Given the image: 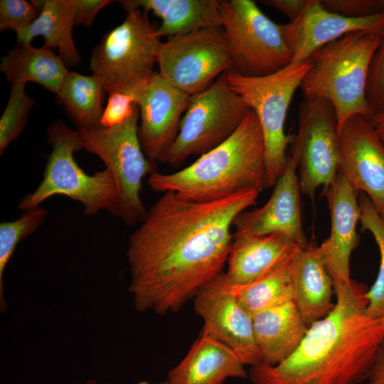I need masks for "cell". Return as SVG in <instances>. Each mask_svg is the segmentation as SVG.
Returning a JSON list of instances; mask_svg holds the SVG:
<instances>
[{
  "label": "cell",
  "mask_w": 384,
  "mask_h": 384,
  "mask_svg": "<svg viewBox=\"0 0 384 384\" xmlns=\"http://www.w3.org/2000/svg\"><path fill=\"white\" fill-rule=\"evenodd\" d=\"M254 189L198 203L164 193L130 235L127 250L134 309L176 312L223 272L233 241L235 218L255 205Z\"/></svg>",
  "instance_id": "1"
},
{
  "label": "cell",
  "mask_w": 384,
  "mask_h": 384,
  "mask_svg": "<svg viewBox=\"0 0 384 384\" xmlns=\"http://www.w3.org/2000/svg\"><path fill=\"white\" fill-rule=\"evenodd\" d=\"M334 289L333 309L309 328L291 356L275 366H250L252 384H358L368 379L384 323L368 314L365 284L351 279Z\"/></svg>",
  "instance_id": "2"
},
{
  "label": "cell",
  "mask_w": 384,
  "mask_h": 384,
  "mask_svg": "<svg viewBox=\"0 0 384 384\" xmlns=\"http://www.w3.org/2000/svg\"><path fill=\"white\" fill-rule=\"evenodd\" d=\"M148 185L155 192H174L182 199L208 203L239 192L267 188L262 131L250 110L237 130L188 166L172 174L152 173Z\"/></svg>",
  "instance_id": "3"
},
{
  "label": "cell",
  "mask_w": 384,
  "mask_h": 384,
  "mask_svg": "<svg viewBox=\"0 0 384 384\" xmlns=\"http://www.w3.org/2000/svg\"><path fill=\"white\" fill-rule=\"evenodd\" d=\"M381 40L375 33H348L313 53L301 85L304 98L329 101L334 108L338 133L351 117L369 119L373 113L366 97L373 56Z\"/></svg>",
  "instance_id": "4"
},
{
  "label": "cell",
  "mask_w": 384,
  "mask_h": 384,
  "mask_svg": "<svg viewBox=\"0 0 384 384\" xmlns=\"http://www.w3.org/2000/svg\"><path fill=\"white\" fill-rule=\"evenodd\" d=\"M124 21L107 32L93 49L90 68L105 92L138 96L155 73L161 43L147 11H126Z\"/></svg>",
  "instance_id": "5"
},
{
  "label": "cell",
  "mask_w": 384,
  "mask_h": 384,
  "mask_svg": "<svg viewBox=\"0 0 384 384\" xmlns=\"http://www.w3.org/2000/svg\"><path fill=\"white\" fill-rule=\"evenodd\" d=\"M46 135L52 151L43 179L33 193L20 200L18 208L26 211L53 196L63 195L82 203L87 215L102 210L110 212L118 195L114 179L106 168L88 175L78 165L73 154L82 149L78 131L58 119L48 126Z\"/></svg>",
  "instance_id": "6"
},
{
  "label": "cell",
  "mask_w": 384,
  "mask_h": 384,
  "mask_svg": "<svg viewBox=\"0 0 384 384\" xmlns=\"http://www.w3.org/2000/svg\"><path fill=\"white\" fill-rule=\"evenodd\" d=\"M139 109L123 122L110 127L76 129L82 149L99 156L113 176L117 188V201L110 210L128 227L142 223L148 210L141 199L142 180L157 171L142 150L138 135Z\"/></svg>",
  "instance_id": "7"
},
{
  "label": "cell",
  "mask_w": 384,
  "mask_h": 384,
  "mask_svg": "<svg viewBox=\"0 0 384 384\" xmlns=\"http://www.w3.org/2000/svg\"><path fill=\"white\" fill-rule=\"evenodd\" d=\"M309 68L306 60L262 77H245L232 70L224 73L230 88L259 120L265 142L267 188L274 186L286 166V149L293 140L284 132L287 113Z\"/></svg>",
  "instance_id": "8"
},
{
  "label": "cell",
  "mask_w": 384,
  "mask_h": 384,
  "mask_svg": "<svg viewBox=\"0 0 384 384\" xmlns=\"http://www.w3.org/2000/svg\"><path fill=\"white\" fill-rule=\"evenodd\" d=\"M221 27L233 70L245 77L273 74L292 63L282 25L251 0H220Z\"/></svg>",
  "instance_id": "9"
},
{
  "label": "cell",
  "mask_w": 384,
  "mask_h": 384,
  "mask_svg": "<svg viewBox=\"0 0 384 384\" xmlns=\"http://www.w3.org/2000/svg\"><path fill=\"white\" fill-rule=\"evenodd\" d=\"M250 108L228 84L224 74L191 96L178 134L161 163L180 166L191 155H203L228 139Z\"/></svg>",
  "instance_id": "10"
},
{
  "label": "cell",
  "mask_w": 384,
  "mask_h": 384,
  "mask_svg": "<svg viewBox=\"0 0 384 384\" xmlns=\"http://www.w3.org/2000/svg\"><path fill=\"white\" fill-rule=\"evenodd\" d=\"M159 74L174 87L193 96L233 70L232 58L221 26L169 37L161 43Z\"/></svg>",
  "instance_id": "11"
},
{
  "label": "cell",
  "mask_w": 384,
  "mask_h": 384,
  "mask_svg": "<svg viewBox=\"0 0 384 384\" xmlns=\"http://www.w3.org/2000/svg\"><path fill=\"white\" fill-rule=\"evenodd\" d=\"M292 142L301 193L314 200L316 188L331 185L338 174L339 133L336 112L329 101L304 98Z\"/></svg>",
  "instance_id": "12"
},
{
  "label": "cell",
  "mask_w": 384,
  "mask_h": 384,
  "mask_svg": "<svg viewBox=\"0 0 384 384\" xmlns=\"http://www.w3.org/2000/svg\"><path fill=\"white\" fill-rule=\"evenodd\" d=\"M193 301L195 311L203 321L201 334L231 348L245 366L262 362L255 338L252 316L237 299L225 272L203 285Z\"/></svg>",
  "instance_id": "13"
},
{
  "label": "cell",
  "mask_w": 384,
  "mask_h": 384,
  "mask_svg": "<svg viewBox=\"0 0 384 384\" xmlns=\"http://www.w3.org/2000/svg\"><path fill=\"white\" fill-rule=\"evenodd\" d=\"M338 173L367 194L384 220V144L368 118L352 117L341 128Z\"/></svg>",
  "instance_id": "14"
},
{
  "label": "cell",
  "mask_w": 384,
  "mask_h": 384,
  "mask_svg": "<svg viewBox=\"0 0 384 384\" xmlns=\"http://www.w3.org/2000/svg\"><path fill=\"white\" fill-rule=\"evenodd\" d=\"M297 161L291 155L273 192L262 207L240 213L234 220L235 235H266L279 233L301 249L309 243L302 228Z\"/></svg>",
  "instance_id": "15"
},
{
  "label": "cell",
  "mask_w": 384,
  "mask_h": 384,
  "mask_svg": "<svg viewBox=\"0 0 384 384\" xmlns=\"http://www.w3.org/2000/svg\"><path fill=\"white\" fill-rule=\"evenodd\" d=\"M190 99L159 73L148 81L137 102L141 119L138 135L142 150L151 162H162L173 145Z\"/></svg>",
  "instance_id": "16"
},
{
  "label": "cell",
  "mask_w": 384,
  "mask_h": 384,
  "mask_svg": "<svg viewBox=\"0 0 384 384\" xmlns=\"http://www.w3.org/2000/svg\"><path fill=\"white\" fill-rule=\"evenodd\" d=\"M292 64L306 61L322 46L356 31L384 33V10L363 18H347L325 9L321 0H307L299 16L282 25Z\"/></svg>",
  "instance_id": "17"
},
{
  "label": "cell",
  "mask_w": 384,
  "mask_h": 384,
  "mask_svg": "<svg viewBox=\"0 0 384 384\" xmlns=\"http://www.w3.org/2000/svg\"><path fill=\"white\" fill-rule=\"evenodd\" d=\"M331 215V233L316 252L334 282V286L349 284V262L358 246L356 225L361 218L358 193L343 176L338 173L335 181L323 188Z\"/></svg>",
  "instance_id": "18"
},
{
  "label": "cell",
  "mask_w": 384,
  "mask_h": 384,
  "mask_svg": "<svg viewBox=\"0 0 384 384\" xmlns=\"http://www.w3.org/2000/svg\"><path fill=\"white\" fill-rule=\"evenodd\" d=\"M237 353L225 343L201 334L184 358L167 375L170 384H223L248 373Z\"/></svg>",
  "instance_id": "19"
},
{
  "label": "cell",
  "mask_w": 384,
  "mask_h": 384,
  "mask_svg": "<svg viewBox=\"0 0 384 384\" xmlns=\"http://www.w3.org/2000/svg\"><path fill=\"white\" fill-rule=\"evenodd\" d=\"M301 249L287 237L235 235L225 272L233 286L248 284L279 265L290 260Z\"/></svg>",
  "instance_id": "20"
},
{
  "label": "cell",
  "mask_w": 384,
  "mask_h": 384,
  "mask_svg": "<svg viewBox=\"0 0 384 384\" xmlns=\"http://www.w3.org/2000/svg\"><path fill=\"white\" fill-rule=\"evenodd\" d=\"M252 321L262 363L270 366L291 356L309 329L294 301L260 311L252 316Z\"/></svg>",
  "instance_id": "21"
},
{
  "label": "cell",
  "mask_w": 384,
  "mask_h": 384,
  "mask_svg": "<svg viewBox=\"0 0 384 384\" xmlns=\"http://www.w3.org/2000/svg\"><path fill=\"white\" fill-rule=\"evenodd\" d=\"M294 302L309 328L333 309L334 282L309 244L295 253L292 267Z\"/></svg>",
  "instance_id": "22"
},
{
  "label": "cell",
  "mask_w": 384,
  "mask_h": 384,
  "mask_svg": "<svg viewBox=\"0 0 384 384\" xmlns=\"http://www.w3.org/2000/svg\"><path fill=\"white\" fill-rule=\"evenodd\" d=\"M125 11L143 9L160 18L157 35L169 37L221 26L219 0H124Z\"/></svg>",
  "instance_id": "23"
},
{
  "label": "cell",
  "mask_w": 384,
  "mask_h": 384,
  "mask_svg": "<svg viewBox=\"0 0 384 384\" xmlns=\"http://www.w3.org/2000/svg\"><path fill=\"white\" fill-rule=\"evenodd\" d=\"M73 26L72 0H43L36 19L15 31L17 44L31 43L35 37L42 36L45 40L43 47L58 48L59 57L65 65L75 67L80 62V55L72 35Z\"/></svg>",
  "instance_id": "24"
},
{
  "label": "cell",
  "mask_w": 384,
  "mask_h": 384,
  "mask_svg": "<svg viewBox=\"0 0 384 384\" xmlns=\"http://www.w3.org/2000/svg\"><path fill=\"white\" fill-rule=\"evenodd\" d=\"M0 70L11 85L33 82L58 95L69 73L66 65L51 49L16 44L2 57Z\"/></svg>",
  "instance_id": "25"
},
{
  "label": "cell",
  "mask_w": 384,
  "mask_h": 384,
  "mask_svg": "<svg viewBox=\"0 0 384 384\" xmlns=\"http://www.w3.org/2000/svg\"><path fill=\"white\" fill-rule=\"evenodd\" d=\"M103 92L102 82L95 75L69 72L58 96L76 129L102 127Z\"/></svg>",
  "instance_id": "26"
},
{
  "label": "cell",
  "mask_w": 384,
  "mask_h": 384,
  "mask_svg": "<svg viewBox=\"0 0 384 384\" xmlns=\"http://www.w3.org/2000/svg\"><path fill=\"white\" fill-rule=\"evenodd\" d=\"M293 258L274 267L252 283L232 285L237 299L252 316L272 306L293 301Z\"/></svg>",
  "instance_id": "27"
},
{
  "label": "cell",
  "mask_w": 384,
  "mask_h": 384,
  "mask_svg": "<svg viewBox=\"0 0 384 384\" xmlns=\"http://www.w3.org/2000/svg\"><path fill=\"white\" fill-rule=\"evenodd\" d=\"M48 210L41 206L31 208L14 221L0 223V308L3 313L6 308L4 299V274L17 245L23 239L35 233L43 224Z\"/></svg>",
  "instance_id": "28"
},
{
  "label": "cell",
  "mask_w": 384,
  "mask_h": 384,
  "mask_svg": "<svg viewBox=\"0 0 384 384\" xmlns=\"http://www.w3.org/2000/svg\"><path fill=\"white\" fill-rule=\"evenodd\" d=\"M362 230H368L373 236L380 252V266L377 278L366 292L368 304V314L374 319L384 316V220L367 196L358 198Z\"/></svg>",
  "instance_id": "29"
},
{
  "label": "cell",
  "mask_w": 384,
  "mask_h": 384,
  "mask_svg": "<svg viewBox=\"0 0 384 384\" xmlns=\"http://www.w3.org/2000/svg\"><path fill=\"white\" fill-rule=\"evenodd\" d=\"M26 83L11 85L9 98L0 119V155L23 131L28 114L35 103L25 90Z\"/></svg>",
  "instance_id": "30"
},
{
  "label": "cell",
  "mask_w": 384,
  "mask_h": 384,
  "mask_svg": "<svg viewBox=\"0 0 384 384\" xmlns=\"http://www.w3.org/2000/svg\"><path fill=\"white\" fill-rule=\"evenodd\" d=\"M40 11L25 0L0 1V31L11 29L14 31L33 23Z\"/></svg>",
  "instance_id": "31"
},
{
  "label": "cell",
  "mask_w": 384,
  "mask_h": 384,
  "mask_svg": "<svg viewBox=\"0 0 384 384\" xmlns=\"http://www.w3.org/2000/svg\"><path fill=\"white\" fill-rule=\"evenodd\" d=\"M366 97L373 114L384 110V33L370 65Z\"/></svg>",
  "instance_id": "32"
},
{
  "label": "cell",
  "mask_w": 384,
  "mask_h": 384,
  "mask_svg": "<svg viewBox=\"0 0 384 384\" xmlns=\"http://www.w3.org/2000/svg\"><path fill=\"white\" fill-rule=\"evenodd\" d=\"M139 96L131 93H113L108 101L100 120L102 127H110L129 117L137 105Z\"/></svg>",
  "instance_id": "33"
},
{
  "label": "cell",
  "mask_w": 384,
  "mask_h": 384,
  "mask_svg": "<svg viewBox=\"0 0 384 384\" xmlns=\"http://www.w3.org/2000/svg\"><path fill=\"white\" fill-rule=\"evenodd\" d=\"M329 11L347 18H363L377 14L381 10L375 0H321Z\"/></svg>",
  "instance_id": "34"
},
{
  "label": "cell",
  "mask_w": 384,
  "mask_h": 384,
  "mask_svg": "<svg viewBox=\"0 0 384 384\" xmlns=\"http://www.w3.org/2000/svg\"><path fill=\"white\" fill-rule=\"evenodd\" d=\"M74 25L90 26L97 13L112 2L110 0H72Z\"/></svg>",
  "instance_id": "35"
},
{
  "label": "cell",
  "mask_w": 384,
  "mask_h": 384,
  "mask_svg": "<svg viewBox=\"0 0 384 384\" xmlns=\"http://www.w3.org/2000/svg\"><path fill=\"white\" fill-rule=\"evenodd\" d=\"M260 2L282 13L292 21L302 13L307 0H265Z\"/></svg>",
  "instance_id": "36"
},
{
  "label": "cell",
  "mask_w": 384,
  "mask_h": 384,
  "mask_svg": "<svg viewBox=\"0 0 384 384\" xmlns=\"http://www.w3.org/2000/svg\"><path fill=\"white\" fill-rule=\"evenodd\" d=\"M368 380L367 384H384V338Z\"/></svg>",
  "instance_id": "37"
},
{
  "label": "cell",
  "mask_w": 384,
  "mask_h": 384,
  "mask_svg": "<svg viewBox=\"0 0 384 384\" xmlns=\"http://www.w3.org/2000/svg\"><path fill=\"white\" fill-rule=\"evenodd\" d=\"M368 119L379 139L384 144V110L374 114Z\"/></svg>",
  "instance_id": "38"
},
{
  "label": "cell",
  "mask_w": 384,
  "mask_h": 384,
  "mask_svg": "<svg viewBox=\"0 0 384 384\" xmlns=\"http://www.w3.org/2000/svg\"><path fill=\"white\" fill-rule=\"evenodd\" d=\"M86 384H106V383H100L97 380L95 379H92V380H87ZM137 384H151V383H149L146 381H142V382H139ZM159 384H170V383L166 380L164 383H161Z\"/></svg>",
  "instance_id": "39"
},
{
  "label": "cell",
  "mask_w": 384,
  "mask_h": 384,
  "mask_svg": "<svg viewBox=\"0 0 384 384\" xmlns=\"http://www.w3.org/2000/svg\"><path fill=\"white\" fill-rule=\"evenodd\" d=\"M375 2L381 11L384 10V0H375Z\"/></svg>",
  "instance_id": "40"
},
{
  "label": "cell",
  "mask_w": 384,
  "mask_h": 384,
  "mask_svg": "<svg viewBox=\"0 0 384 384\" xmlns=\"http://www.w3.org/2000/svg\"><path fill=\"white\" fill-rule=\"evenodd\" d=\"M381 319H382V320H383V323H384V316L382 317Z\"/></svg>",
  "instance_id": "41"
},
{
  "label": "cell",
  "mask_w": 384,
  "mask_h": 384,
  "mask_svg": "<svg viewBox=\"0 0 384 384\" xmlns=\"http://www.w3.org/2000/svg\"><path fill=\"white\" fill-rule=\"evenodd\" d=\"M311 384H314V383H311Z\"/></svg>",
  "instance_id": "42"
}]
</instances>
